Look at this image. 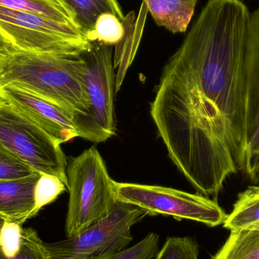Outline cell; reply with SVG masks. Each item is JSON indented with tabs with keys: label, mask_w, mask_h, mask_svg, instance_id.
Listing matches in <instances>:
<instances>
[{
	"label": "cell",
	"mask_w": 259,
	"mask_h": 259,
	"mask_svg": "<svg viewBox=\"0 0 259 259\" xmlns=\"http://www.w3.org/2000/svg\"><path fill=\"white\" fill-rule=\"evenodd\" d=\"M250 14L241 0H208L161 72L163 97L174 116L227 130L239 170L244 161L243 65Z\"/></svg>",
	"instance_id": "cell-1"
},
{
	"label": "cell",
	"mask_w": 259,
	"mask_h": 259,
	"mask_svg": "<svg viewBox=\"0 0 259 259\" xmlns=\"http://www.w3.org/2000/svg\"><path fill=\"white\" fill-rule=\"evenodd\" d=\"M245 152L242 171L259 183V9L251 12L243 65Z\"/></svg>",
	"instance_id": "cell-9"
},
{
	"label": "cell",
	"mask_w": 259,
	"mask_h": 259,
	"mask_svg": "<svg viewBox=\"0 0 259 259\" xmlns=\"http://www.w3.org/2000/svg\"><path fill=\"white\" fill-rule=\"evenodd\" d=\"M146 211L117 200L111 212L75 237L55 243H45L48 259H90L128 247L133 241L131 228Z\"/></svg>",
	"instance_id": "cell-7"
},
{
	"label": "cell",
	"mask_w": 259,
	"mask_h": 259,
	"mask_svg": "<svg viewBox=\"0 0 259 259\" xmlns=\"http://www.w3.org/2000/svg\"><path fill=\"white\" fill-rule=\"evenodd\" d=\"M17 51H18V49L0 31V68Z\"/></svg>",
	"instance_id": "cell-24"
},
{
	"label": "cell",
	"mask_w": 259,
	"mask_h": 259,
	"mask_svg": "<svg viewBox=\"0 0 259 259\" xmlns=\"http://www.w3.org/2000/svg\"><path fill=\"white\" fill-rule=\"evenodd\" d=\"M6 222H8L6 218L0 213V237H1L2 231H3V228H4Z\"/></svg>",
	"instance_id": "cell-25"
},
{
	"label": "cell",
	"mask_w": 259,
	"mask_h": 259,
	"mask_svg": "<svg viewBox=\"0 0 259 259\" xmlns=\"http://www.w3.org/2000/svg\"><path fill=\"white\" fill-rule=\"evenodd\" d=\"M67 178L69 201L65 233L67 238H70L106 218L117 200L115 181L109 176L104 160L95 146L71 158Z\"/></svg>",
	"instance_id": "cell-3"
},
{
	"label": "cell",
	"mask_w": 259,
	"mask_h": 259,
	"mask_svg": "<svg viewBox=\"0 0 259 259\" xmlns=\"http://www.w3.org/2000/svg\"><path fill=\"white\" fill-rule=\"evenodd\" d=\"M211 259H259V231L237 230Z\"/></svg>",
	"instance_id": "cell-15"
},
{
	"label": "cell",
	"mask_w": 259,
	"mask_h": 259,
	"mask_svg": "<svg viewBox=\"0 0 259 259\" xmlns=\"http://www.w3.org/2000/svg\"><path fill=\"white\" fill-rule=\"evenodd\" d=\"M0 259H48L44 242L33 228H22L21 243L12 256L6 257L0 251Z\"/></svg>",
	"instance_id": "cell-20"
},
{
	"label": "cell",
	"mask_w": 259,
	"mask_h": 259,
	"mask_svg": "<svg viewBox=\"0 0 259 259\" xmlns=\"http://www.w3.org/2000/svg\"><path fill=\"white\" fill-rule=\"evenodd\" d=\"M157 25L173 33H184L195 13L198 0H143Z\"/></svg>",
	"instance_id": "cell-12"
},
{
	"label": "cell",
	"mask_w": 259,
	"mask_h": 259,
	"mask_svg": "<svg viewBox=\"0 0 259 259\" xmlns=\"http://www.w3.org/2000/svg\"><path fill=\"white\" fill-rule=\"evenodd\" d=\"M36 173L0 143V181L25 178Z\"/></svg>",
	"instance_id": "cell-22"
},
{
	"label": "cell",
	"mask_w": 259,
	"mask_h": 259,
	"mask_svg": "<svg viewBox=\"0 0 259 259\" xmlns=\"http://www.w3.org/2000/svg\"><path fill=\"white\" fill-rule=\"evenodd\" d=\"M41 174L17 179L0 181V213L8 222L23 226L33 218L35 193Z\"/></svg>",
	"instance_id": "cell-11"
},
{
	"label": "cell",
	"mask_w": 259,
	"mask_h": 259,
	"mask_svg": "<svg viewBox=\"0 0 259 259\" xmlns=\"http://www.w3.org/2000/svg\"><path fill=\"white\" fill-rule=\"evenodd\" d=\"M159 243L160 236L151 232L131 247L90 259H153L159 252Z\"/></svg>",
	"instance_id": "cell-18"
},
{
	"label": "cell",
	"mask_w": 259,
	"mask_h": 259,
	"mask_svg": "<svg viewBox=\"0 0 259 259\" xmlns=\"http://www.w3.org/2000/svg\"><path fill=\"white\" fill-rule=\"evenodd\" d=\"M72 15L82 33L93 30L97 18L105 12L116 15L121 21L125 19L118 0H58Z\"/></svg>",
	"instance_id": "cell-13"
},
{
	"label": "cell",
	"mask_w": 259,
	"mask_h": 259,
	"mask_svg": "<svg viewBox=\"0 0 259 259\" xmlns=\"http://www.w3.org/2000/svg\"><path fill=\"white\" fill-rule=\"evenodd\" d=\"M197 241L190 237H170L166 240L155 259H199Z\"/></svg>",
	"instance_id": "cell-19"
},
{
	"label": "cell",
	"mask_w": 259,
	"mask_h": 259,
	"mask_svg": "<svg viewBox=\"0 0 259 259\" xmlns=\"http://www.w3.org/2000/svg\"><path fill=\"white\" fill-rule=\"evenodd\" d=\"M223 227L230 231H259V186H250L238 195Z\"/></svg>",
	"instance_id": "cell-14"
},
{
	"label": "cell",
	"mask_w": 259,
	"mask_h": 259,
	"mask_svg": "<svg viewBox=\"0 0 259 259\" xmlns=\"http://www.w3.org/2000/svg\"><path fill=\"white\" fill-rule=\"evenodd\" d=\"M127 35L124 21H121L111 12H105L97 18L94 29L86 35V38L89 42L115 46L118 50L124 45Z\"/></svg>",
	"instance_id": "cell-17"
},
{
	"label": "cell",
	"mask_w": 259,
	"mask_h": 259,
	"mask_svg": "<svg viewBox=\"0 0 259 259\" xmlns=\"http://www.w3.org/2000/svg\"><path fill=\"white\" fill-rule=\"evenodd\" d=\"M116 200L135 205L147 215L170 216L209 228L223 225L228 214L214 199L161 186L115 182Z\"/></svg>",
	"instance_id": "cell-5"
},
{
	"label": "cell",
	"mask_w": 259,
	"mask_h": 259,
	"mask_svg": "<svg viewBox=\"0 0 259 259\" xmlns=\"http://www.w3.org/2000/svg\"><path fill=\"white\" fill-rule=\"evenodd\" d=\"M0 143L35 171L57 177L68 187L61 143L1 99Z\"/></svg>",
	"instance_id": "cell-6"
},
{
	"label": "cell",
	"mask_w": 259,
	"mask_h": 259,
	"mask_svg": "<svg viewBox=\"0 0 259 259\" xmlns=\"http://www.w3.org/2000/svg\"><path fill=\"white\" fill-rule=\"evenodd\" d=\"M13 85L66 111L74 118L79 137L103 143L109 137L91 115L81 56L18 50L0 68V88Z\"/></svg>",
	"instance_id": "cell-2"
},
{
	"label": "cell",
	"mask_w": 259,
	"mask_h": 259,
	"mask_svg": "<svg viewBox=\"0 0 259 259\" xmlns=\"http://www.w3.org/2000/svg\"><path fill=\"white\" fill-rule=\"evenodd\" d=\"M0 6L36 14L78 29L72 15L58 0H0Z\"/></svg>",
	"instance_id": "cell-16"
},
{
	"label": "cell",
	"mask_w": 259,
	"mask_h": 259,
	"mask_svg": "<svg viewBox=\"0 0 259 259\" xmlns=\"http://www.w3.org/2000/svg\"><path fill=\"white\" fill-rule=\"evenodd\" d=\"M0 31L21 51L79 56L91 45L74 26L3 6Z\"/></svg>",
	"instance_id": "cell-4"
},
{
	"label": "cell",
	"mask_w": 259,
	"mask_h": 259,
	"mask_svg": "<svg viewBox=\"0 0 259 259\" xmlns=\"http://www.w3.org/2000/svg\"><path fill=\"white\" fill-rule=\"evenodd\" d=\"M65 184L57 177L41 175L35 193V208L33 217L46 205L56 201L66 190Z\"/></svg>",
	"instance_id": "cell-21"
},
{
	"label": "cell",
	"mask_w": 259,
	"mask_h": 259,
	"mask_svg": "<svg viewBox=\"0 0 259 259\" xmlns=\"http://www.w3.org/2000/svg\"><path fill=\"white\" fill-rule=\"evenodd\" d=\"M91 42L89 50L80 56L84 62V82L91 103V115L99 128L111 138L117 131L114 105L116 74L113 47Z\"/></svg>",
	"instance_id": "cell-8"
},
{
	"label": "cell",
	"mask_w": 259,
	"mask_h": 259,
	"mask_svg": "<svg viewBox=\"0 0 259 259\" xmlns=\"http://www.w3.org/2000/svg\"><path fill=\"white\" fill-rule=\"evenodd\" d=\"M0 99L62 143L79 137L74 118L59 106L22 88H0Z\"/></svg>",
	"instance_id": "cell-10"
},
{
	"label": "cell",
	"mask_w": 259,
	"mask_h": 259,
	"mask_svg": "<svg viewBox=\"0 0 259 259\" xmlns=\"http://www.w3.org/2000/svg\"><path fill=\"white\" fill-rule=\"evenodd\" d=\"M22 228L15 222H6L0 237V251L5 256H12L18 251Z\"/></svg>",
	"instance_id": "cell-23"
}]
</instances>
